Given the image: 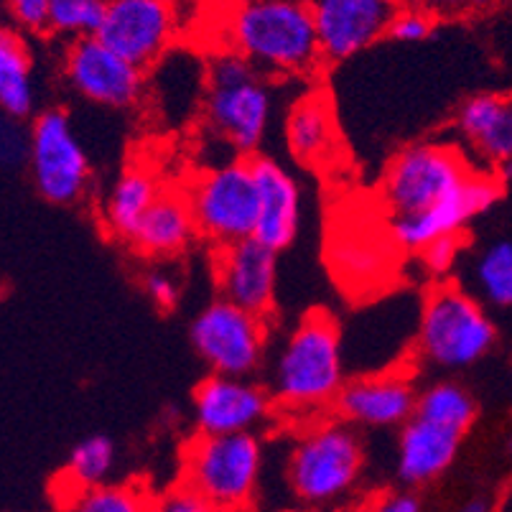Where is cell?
Masks as SVG:
<instances>
[{
  "label": "cell",
  "mask_w": 512,
  "mask_h": 512,
  "mask_svg": "<svg viewBox=\"0 0 512 512\" xmlns=\"http://www.w3.org/2000/svg\"><path fill=\"white\" fill-rule=\"evenodd\" d=\"M227 49L278 77H306L324 62L311 3L301 0H240L227 18Z\"/></svg>",
  "instance_id": "obj_1"
},
{
  "label": "cell",
  "mask_w": 512,
  "mask_h": 512,
  "mask_svg": "<svg viewBox=\"0 0 512 512\" xmlns=\"http://www.w3.org/2000/svg\"><path fill=\"white\" fill-rule=\"evenodd\" d=\"M344 347L337 321L311 311L291 329L273 362V400L296 416H314L344 388Z\"/></svg>",
  "instance_id": "obj_2"
},
{
  "label": "cell",
  "mask_w": 512,
  "mask_h": 512,
  "mask_svg": "<svg viewBox=\"0 0 512 512\" xmlns=\"http://www.w3.org/2000/svg\"><path fill=\"white\" fill-rule=\"evenodd\" d=\"M202 115L214 141L237 156H253L273 118V97L265 74L232 49L214 54L207 64Z\"/></svg>",
  "instance_id": "obj_3"
},
{
  "label": "cell",
  "mask_w": 512,
  "mask_h": 512,
  "mask_svg": "<svg viewBox=\"0 0 512 512\" xmlns=\"http://www.w3.org/2000/svg\"><path fill=\"white\" fill-rule=\"evenodd\" d=\"M365 467V449L355 428L339 421H316L304 428L286 459L293 495L306 505H329L355 490Z\"/></svg>",
  "instance_id": "obj_4"
},
{
  "label": "cell",
  "mask_w": 512,
  "mask_h": 512,
  "mask_svg": "<svg viewBox=\"0 0 512 512\" xmlns=\"http://www.w3.org/2000/svg\"><path fill=\"white\" fill-rule=\"evenodd\" d=\"M495 324L477 296L456 286H439L423 301L418 319V355L439 370H464L490 355Z\"/></svg>",
  "instance_id": "obj_5"
},
{
  "label": "cell",
  "mask_w": 512,
  "mask_h": 512,
  "mask_svg": "<svg viewBox=\"0 0 512 512\" xmlns=\"http://www.w3.org/2000/svg\"><path fill=\"white\" fill-rule=\"evenodd\" d=\"M263 441L255 434L199 436L186 449L184 482L214 510L240 512L258 490Z\"/></svg>",
  "instance_id": "obj_6"
},
{
  "label": "cell",
  "mask_w": 512,
  "mask_h": 512,
  "mask_svg": "<svg viewBox=\"0 0 512 512\" xmlns=\"http://www.w3.org/2000/svg\"><path fill=\"white\" fill-rule=\"evenodd\" d=\"M474 171L467 158L441 143H416L393 158L383 181L390 220L418 217L454 197Z\"/></svg>",
  "instance_id": "obj_7"
},
{
  "label": "cell",
  "mask_w": 512,
  "mask_h": 512,
  "mask_svg": "<svg viewBox=\"0 0 512 512\" xmlns=\"http://www.w3.org/2000/svg\"><path fill=\"white\" fill-rule=\"evenodd\" d=\"M186 197L199 235L220 248L255 235L260 202L250 158H230L207 169Z\"/></svg>",
  "instance_id": "obj_8"
},
{
  "label": "cell",
  "mask_w": 512,
  "mask_h": 512,
  "mask_svg": "<svg viewBox=\"0 0 512 512\" xmlns=\"http://www.w3.org/2000/svg\"><path fill=\"white\" fill-rule=\"evenodd\" d=\"M29 166L41 197L51 204H77L92 181L90 156L64 110H46L29 133Z\"/></svg>",
  "instance_id": "obj_9"
},
{
  "label": "cell",
  "mask_w": 512,
  "mask_h": 512,
  "mask_svg": "<svg viewBox=\"0 0 512 512\" xmlns=\"http://www.w3.org/2000/svg\"><path fill=\"white\" fill-rule=\"evenodd\" d=\"M192 344L214 375L248 377L263 365L268 344L265 316L217 299L194 316Z\"/></svg>",
  "instance_id": "obj_10"
},
{
  "label": "cell",
  "mask_w": 512,
  "mask_h": 512,
  "mask_svg": "<svg viewBox=\"0 0 512 512\" xmlns=\"http://www.w3.org/2000/svg\"><path fill=\"white\" fill-rule=\"evenodd\" d=\"M176 34V0H110L95 36L123 59L148 69L169 54Z\"/></svg>",
  "instance_id": "obj_11"
},
{
  "label": "cell",
  "mask_w": 512,
  "mask_h": 512,
  "mask_svg": "<svg viewBox=\"0 0 512 512\" xmlns=\"http://www.w3.org/2000/svg\"><path fill=\"white\" fill-rule=\"evenodd\" d=\"M64 74L77 95L100 107L136 105L146 90L143 69L115 54L97 36L74 39L64 54Z\"/></svg>",
  "instance_id": "obj_12"
},
{
  "label": "cell",
  "mask_w": 512,
  "mask_h": 512,
  "mask_svg": "<svg viewBox=\"0 0 512 512\" xmlns=\"http://www.w3.org/2000/svg\"><path fill=\"white\" fill-rule=\"evenodd\" d=\"M400 8V0H311L324 59L344 62L385 39Z\"/></svg>",
  "instance_id": "obj_13"
},
{
  "label": "cell",
  "mask_w": 512,
  "mask_h": 512,
  "mask_svg": "<svg viewBox=\"0 0 512 512\" xmlns=\"http://www.w3.org/2000/svg\"><path fill=\"white\" fill-rule=\"evenodd\" d=\"M273 398L248 377L209 375L194 390V423L204 436L255 434L268 421Z\"/></svg>",
  "instance_id": "obj_14"
},
{
  "label": "cell",
  "mask_w": 512,
  "mask_h": 512,
  "mask_svg": "<svg viewBox=\"0 0 512 512\" xmlns=\"http://www.w3.org/2000/svg\"><path fill=\"white\" fill-rule=\"evenodd\" d=\"M502 194V179L497 174H477L474 171L469 176L467 184L459 189L451 199L439 204L436 209L418 217H400V220H390V232L393 240L398 242L403 250L411 253H421L428 242L439 240L446 235H462L464 227L484 214L492 204L500 199Z\"/></svg>",
  "instance_id": "obj_15"
},
{
  "label": "cell",
  "mask_w": 512,
  "mask_h": 512,
  "mask_svg": "<svg viewBox=\"0 0 512 512\" xmlns=\"http://www.w3.org/2000/svg\"><path fill=\"white\" fill-rule=\"evenodd\" d=\"M416 403L418 393L411 377L400 370H388L347 380L334 408L349 426L393 428L411 421Z\"/></svg>",
  "instance_id": "obj_16"
},
{
  "label": "cell",
  "mask_w": 512,
  "mask_h": 512,
  "mask_svg": "<svg viewBox=\"0 0 512 512\" xmlns=\"http://www.w3.org/2000/svg\"><path fill=\"white\" fill-rule=\"evenodd\" d=\"M217 286L222 299L250 314L268 316L276 304L278 253L255 237L232 242L217 255Z\"/></svg>",
  "instance_id": "obj_17"
},
{
  "label": "cell",
  "mask_w": 512,
  "mask_h": 512,
  "mask_svg": "<svg viewBox=\"0 0 512 512\" xmlns=\"http://www.w3.org/2000/svg\"><path fill=\"white\" fill-rule=\"evenodd\" d=\"M253 176L258 186V227L255 240L271 250L288 248L296 240L301 225V192L299 184L278 161L265 156H253Z\"/></svg>",
  "instance_id": "obj_18"
},
{
  "label": "cell",
  "mask_w": 512,
  "mask_h": 512,
  "mask_svg": "<svg viewBox=\"0 0 512 512\" xmlns=\"http://www.w3.org/2000/svg\"><path fill=\"white\" fill-rule=\"evenodd\" d=\"M456 128L482 161L495 166L512 161V92H482L459 107Z\"/></svg>",
  "instance_id": "obj_19"
},
{
  "label": "cell",
  "mask_w": 512,
  "mask_h": 512,
  "mask_svg": "<svg viewBox=\"0 0 512 512\" xmlns=\"http://www.w3.org/2000/svg\"><path fill=\"white\" fill-rule=\"evenodd\" d=\"M464 434L428 418L413 416L398 439V477L408 484H428L454 464Z\"/></svg>",
  "instance_id": "obj_20"
},
{
  "label": "cell",
  "mask_w": 512,
  "mask_h": 512,
  "mask_svg": "<svg viewBox=\"0 0 512 512\" xmlns=\"http://www.w3.org/2000/svg\"><path fill=\"white\" fill-rule=\"evenodd\" d=\"M197 220L186 194L161 192L143 222L138 225L130 245L148 258H176L197 237Z\"/></svg>",
  "instance_id": "obj_21"
},
{
  "label": "cell",
  "mask_w": 512,
  "mask_h": 512,
  "mask_svg": "<svg viewBox=\"0 0 512 512\" xmlns=\"http://www.w3.org/2000/svg\"><path fill=\"white\" fill-rule=\"evenodd\" d=\"M286 146L296 161L306 166H324L337 156L339 133L327 97H301L286 120Z\"/></svg>",
  "instance_id": "obj_22"
},
{
  "label": "cell",
  "mask_w": 512,
  "mask_h": 512,
  "mask_svg": "<svg viewBox=\"0 0 512 512\" xmlns=\"http://www.w3.org/2000/svg\"><path fill=\"white\" fill-rule=\"evenodd\" d=\"M161 189L151 171L133 166L115 179L102 204V222L115 240L130 242Z\"/></svg>",
  "instance_id": "obj_23"
},
{
  "label": "cell",
  "mask_w": 512,
  "mask_h": 512,
  "mask_svg": "<svg viewBox=\"0 0 512 512\" xmlns=\"http://www.w3.org/2000/svg\"><path fill=\"white\" fill-rule=\"evenodd\" d=\"M36 105V82L31 51L11 29H0V110L21 120Z\"/></svg>",
  "instance_id": "obj_24"
},
{
  "label": "cell",
  "mask_w": 512,
  "mask_h": 512,
  "mask_svg": "<svg viewBox=\"0 0 512 512\" xmlns=\"http://www.w3.org/2000/svg\"><path fill=\"white\" fill-rule=\"evenodd\" d=\"M474 293L497 309L512 306V240H497L474 258Z\"/></svg>",
  "instance_id": "obj_25"
},
{
  "label": "cell",
  "mask_w": 512,
  "mask_h": 512,
  "mask_svg": "<svg viewBox=\"0 0 512 512\" xmlns=\"http://www.w3.org/2000/svg\"><path fill=\"white\" fill-rule=\"evenodd\" d=\"M413 416L428 418L441 426H449L467 436L477 418V403L467 388L456 383H436L418 395L416 413Z\"/></svg>",
  "instance_id": "obj_26"
},
{
  "label": "cell",
  "mask_w": 512,
  "mask_h": 512,
  "mask_svg": "<svg viewBox=\"0 0 512 512\" xmlns=\"http://www.w3.org/2000/svg\"><path fill=\"white\" fill-rule=\"evenodd\" d=\"M151 497L138 484H97L74 490L67 497V512H148Z\"/></svg>",
  "instance_id": "obj_27"
},
{
  "label": "cell",
  "mask_w": 512,
  "mask_h": 512,
  "mask_svg": "<svg viewBox=\"0 0 512 512\" xmlns=\"http://www.w3.org/2000/svg\"><path fill=\"white\" fill-rule=\"evenodd\" d=\"M115 467V444L107 436H87L69 454L67 482L74 490L105 484Z\"/></svg>",
  "instance_id": "obj_28"
},
{
  "label": "cell",
  "mask_w": 512,
  "mask_h": 512,
  "mask_svg": "<svg viewBox=\"0 0 512 512\" xmlns=\"http://www.w3.org/2000/svg\"><path fill=\"white\" fill-rule=\"evenodd\" d=\"M110 0H51L49 29L69 39L95 36Z\"/></svg>",
  "instance_id": "obj_29"
},
{
  "label": "cell",
  "mask_w": 512,
  "mask_h": 512,
  "mask_svg": "<svg viewBox=\"0 0 512 512\" xmlns=\"http://www.w3.org/2000/svg\"><path fill=\"white\" fill-rule=\"evenodd\" d=\"M436 16L418 6H406L395 13L393 23H390L388 39L400 41V44H421L428 36L434 34Z\"/></svg>",
  "instance_id": "obj_30"
},
{
  "label": "cell",
  "mask_w": 512,
  "mask_h": 512,
  "mask_svg": "<svg viewBox=\"0 0 512 512\" xmlns=\"http://www.w3.org/2000/svg\"><path fill=\"white\" fill-rule=\"evenodd\" d=\"M141 288L143 293H146V299L151 301L156 309L171 311L179 306L181 283L179 278H176V273H171L164 265H153V268H148L141 278Z\"/></svg>",
  "instance_id": "obj_31"
},
{
  "label": "cell",
  "mask_w": 512,
  "mask_h": 512,
  "mask_svg": "<svg viewBox=\"0 0 512 512\" xmlns=\"http://www.w3.org/2000/svg\"><path fill=\"white\" fill-rule=\"evenodd\" d=\"M148 512H212V505L197 490H192L189 484L181 482L171 490L151 497Z\"/></svg>",
  "instance_id": "obj_32"
},
{
  "label": "cell",
  "mask_w": 512,
  "mask_h": 512,
  "mask_svg": "<svg viewBox=\"0 0 512 512\" xmlns=\"http://www.w3.org/2000/svg\"><path fill=\"white\" fill-rule=\"evenodd\" d=\"M459 253H462V237L459 235H446L439 237V240L428 242L426 248L421 250L423 268L434 276H446L459 260Z\"/></svg>",
  "instance_id": "obj_33"
},
{
  "label": "cell",
  "mask_w": 512,
  "mask_h": 512,
  "mask_svg": "<svg viewBox=\"0 0 512 512\" xmlns=\"http://www.w3.org/2000/svg\"><path fill=\"white\" fill-rule=\"evenodd\" d=\"M23 158H29V136L18 128L16 118L3 115L0 118V166L11 169L21 164Z\"/></svg>",
  "instance_id": "obj_34"
},
{
  "label": "cell",
  "mask_w": 512,
  "mask_h": 512,
  "mask_svg": "<svg viewBox=\"0 0 512 512\" xmlns=\"http://www.w3.org/2000/svg\"><path fill=\"white\" fill-rule=\"evenodd\" d=\"M337 260L342 265L344 276H375L377 268H383L377 263L375 248L360 240H352L349 245H344L342 253H337ZM355 281H360V278H355Z\"/></svg>",
  "instance_id": "obj_35"
},
{
  "label": "cell",
  "mask_w": 512,
  "mask_h": 512,
  "mask_svg": "<svg viewBox=\"0 0 512 512\" xmlns=\"http://www.w3.org/2000/svg\"><path fill=\"white\" fill-rule=\"evenodd\" d=\"M49 3L51 0H6V8L21 29L36 34L49 29Z\"/></svg>",
  "instance_id": "obj_36"
},
{
  "label": "cell",
  "mask_w": 512,
  "mask_h": 512,
  "mask_svg": "<svg viewBox=\"0 0 512 512\" xmlns=\"http://www.w3.org/2000/svg\"><path fill=\"white\" fill-rule=\"evenodd\" d=\"M411 6L423 8L431 16H477L495 8L500 0H408Z\"/></svg>",
  "instance_id": "obj_37"
},
{
  "label": "cell",
  "mask_w": 512,
  "mask_h": 512,
  "mask_svg": "<svg viewBox=\"0 0 512 512\" xmlns=\"http://www.w3.org/2000/svg\"><path fill=\"white\" fill-rule=\"evenodd\" d=\"M367 512H421V500L413 492H388L377 497Z\"/></svg>",
  "instance_id": "obj_38"
},
{
  "label": "cell",
  "mask_w": 512,
  "mask_h": 512,
  "mask_svg": "<svg viewBox=\"0 0 512 512\" xmlns=\"http://www.w3.org/2000/svg\"><path fill=\"white\" fill-rule=\"evenodd\" d=\"M462 512H490V500L487 497H472Z\"/></svg>",
  "instance_id": "obj_39"
},
{
  "label": "cell",
  "mask_w": 512,
  "mask_h": 512,
  "mask_svg": "<svg viewBox=\"0 0 512 512\" xmlns=\"http://www.w3.org/2000/svg\"><path fill=\"white\" fill-rule=\"evenodd\" d=\"M176 3H186V6H202L207 0H176Z\"/></svg>",
  "instance_id": "obj_40"
},
{
  "label": "cell",
  "mask_w": 512,
  "mask_h": 512,
  "mask_svg": "<svg viewBox=\"0 0 512 512\" xmlns=\"http://www.w3.org/2000/svg\"><path fill=\"white\" fill-rule=\"evenodd\" d=\"M507 454H510V456H512V434H510V436H507Z\"/></svg>",
  "instance_id": "obj_41"
},
{
  "label": "cell",
  "mask_w": 512,
  "mask_h": 512,
  "mask_svg": "<svg viewBox=\"0 0 512 512\" xmlns=\"http://www.w3.org/2000/svg\"><path fill=\"white\" fill-rule=\"evenodd\" d=\"M212 512H230V510H214V507H212Z\"/></svg>",
  "instance_id": "obj_42"
}]
</instances>
